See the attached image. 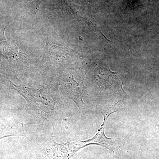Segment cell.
I'll return each mask as SVG.
<instances>
[{
  "mask_svg": "<svg viewBox=\"0 0 159 159\" xmlns=\"http://www.w3.org/2000/svg\"><path fill=\"white\" fill-rule=\"evenodd\" d=\"M10 86L15 90L17 91L26 100L28 106L27 111L31 114L37 122L38 127L43 128L46 121L52 123V121L49 117L48 114L41 109L40 107H48V101L45 102L41 96L42 90H36L27 87H22L15 85L13 82L9 81Z\"/></svg>",
  "mask_w": 159,
  "mask_h": 159,
  "instance_id": "obj_1",
  "label": "cell"
},
{
  "mask_svg": "<svg viewBox=\"0 0 159 159\" xmlns=\"http://www.w3.org/2000/svg\"><path fill=\"white\" fill-rule=\"evenodd\" d=\"M36 149L37 159H70L80 149L77 141L56 143L54 140L53 132L43 143L37 145Z\"/></svg>",
  "mask_w": 159,
  "mask_h": 159,
  "instance_id": "obj_2",
  "label": "cell"
},
{
  "mask_svg": "<svg viewBox=\"0 0 159 159\" xmlns=\"http://www.w3.org/2000/svg\"><path fill=\"white\" fill-rule=\"evenodd\" d=\"M116 111H112V109H110L106 113L105 115L104 116L103 123L95 136L92 139L85 141H77L78 145L80 149L89 145H99L107 148L112 152L118 159L121 158L120 148L122 144V140L115 138L109 139L106 136L104 133V129L107 120L111 114L116 112Z\"/></svg>",
  "mask_w": 159,
  "mask_h": 159,
  "instance_id": "obj_3",
  "label": "cell"
},
{
  "mask_svg": "<svg viewBox=\"0 0 159 159\" xmlns=\"http://www.w3.org/2000/svg\"><path fill=\"white\" fill-rule=\"evenodd\" d=\"M62 89V92L66 97L75 102L79 108H84L86 104L82 99L83 87L82 85L73 80L71 82L66 84Z\"/></svg>",
  "mask_w": 159,
  "mask_h": 159,
  "instance_id": "obj_4",
  "label": "cell"
},
{
  "mask_svg": "<svg viewBox=\"0 0 159 159\" xmlns=\"http://www.w3.org/2000/svg\"><path fill=\"white\" fill-rule=\"evenodd\" d=\"M1 139L11 136H22L28 139L24 132L22 123H18L16 127H10L6 126L2 123L1 124Z\"/></svg>",
  "mask_w": 159,
  "mask_h": 159,
  "instance_id": "obj_5",
  "label": "cell"
}]
</instances>
